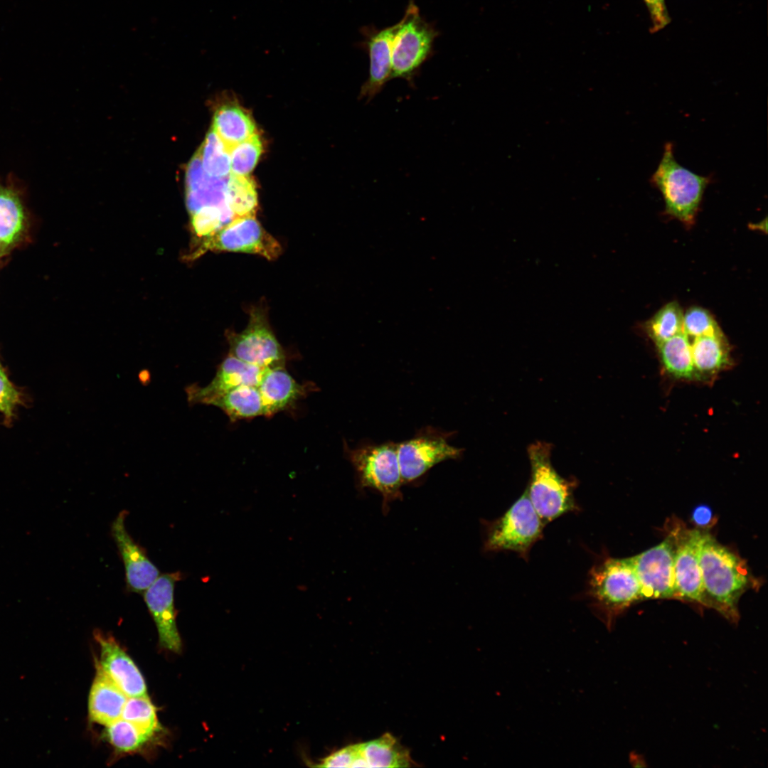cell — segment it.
I'll use <instances>...</instances> for the list:
<instances>
[{
	"label": "cell",
	"instance_id": "cell-1",
	"mask_svg": "<svg viewBox=\"0 0 768 768\" xmlns=\"http://www.w3.org/2000/svg\"><path fill=\"white\" fill-rule=\"evenodd\" d=\"M700 565L708 607L737 622L740 598L749 588L757 586L746 562L703 531Z\"/></svg>",
	"mask_w": 768,
	"mask_h": 768
},
{
	"label": "cell",
	"instance_id": "cell-2",
	"mask_svg": "<svg viewBox=\"0 0 768 768\" xmlns=\"http://www.w3.org/2000/svg\"><path fill=\"white\" fill-rule=\"evenodd\" d=\"M587 580L592 607L608 628L624 610L644 600L630 557L604 559L592 567Z\"/></svg>",
	"mask_w": 768,
	"mask_h": 768
},
{
	"label": "cell",
	"instance_id": "cell-3",
	"mask_svg": "<svg viewBox=\"0 0 768 768\" xmlns=\"http://www.w3.org/2000/svg\"><path fill=\"white\" fill-rule=\"evenodd\" d=\"M711 176H701L682 166L674 157L673 144L667 142L661 159L649 181L661 193L666 213L686 223H693Z\"/></svg>",
	"mask_w": 768,
	"mask_h": 768
},
{
	"label": "cell",
	"instance_id": "cell-4",
	"mask_svg": "<svg viewBox=\"0 0 768 768\" xmlns=\"http://www.w3.org/2000/svg\"><path fill=\"white\" fill-rule=\"evenodd\" d=\"M531 476L526 489L529 499L545 524L578 510L574 497L575 482L556 471L551 463V444H531L528 449Z\"/></svg>",
	"mask_w": 768,
	"mask_h": 768
},
{
	"label": "cell",
	"instance_id": "cell-5",
	"mask_svg": "<svg viewBox=\"0 0 768 768\" xmlns=\"http://www.w3.org/2000/svg\"><path fill=\"white\" fill-rule=\"evenodd\" d=\"M545 525L526 490L503 516L488 524L484 550H510L527 560L531 548L541 538Z\"/></svg>",
	"mask_w": 768,
	"mask_h": 768
},
{
	"label": "cell",
	"instance_id": "cell-6",
	"mask_svg": "<svg viewBox=\"0 0 768 768\" xmlns=\"http://www.w3.org/2000/svg\"><path fill=\"white\" fill-rule=\"evenodd\" d=\"M437 36V31L410 1L393 39L390 79L411 80L432 54Z\"/></svg>",
	"mask_w": 768,
	"mask_h": 768
},
{
	"label": "cell",
	"instance_id": "cell-7",
	"mask_svg": "<svg viewBox=\"0 0 768 768\" xmlns=\"http://www.w3.org/2000/svg\"><path fill=\"white\" fill-rule=\"evenodd\" d=\"M351 462L361 488L378 491L386 504L400 496L403 484L399 466L397 443H365L348 449Z\"/></svg>",
	"mask_w": 768,
	"mask_h": 768
},
{
	"label": "cell",
	"instance_id": "cell-8",
	"mask_svg": "<svg viewBox=\"0 0 768 768\" xmlns=\"http://www.w3.org/2000/svg\"><path fill=\"white\" fill-rule=\"evenodd\" d=\"M249 314L248 324L242 331H226L228 354L265 368L284 366V351L270 328L265 310L255 306Z\"/></svg>",
	"mask_w": 768,
	"mask_h": 768
},
{
	"label": "cell",
	"instance_id": "cell-9",
	"mask_svg": "<svg viewBox=\"0 0 768 768\" xmlns=\"http://www.w3.org/2000/svg\"><path fill=\"white\" fill-rule=\"evenodd\" d=\"M449 436L450 433L425 427L413 437L397 443L403 484L420 479L437 464L461 457L463 449L450 444Z\"/></svg>",
	"mask_w": 768,
	"mask_h": 768
},
{
	"label": "cell",
	"instance_id": "cell-10",
	"mask_svg": "<svg viewBox=\"0 0 768 768\" xmlns=\"http://www.w3.org/2000/svg\"><path fill=\"white\" fill-rule=\"evenodd\" d=\"M209 250L255 254L269 260L277 259L282 252L279 242L255 215L235 218L203 240L198 254Z\"/></svg>",
	"mask_w": 768,
	"mask_h": 768
},
{
	"label": "cell",
	"instance_id": "cell-11",
	"mask_svg": "<svg viewBox=\"0 0 768 768\" xmlns=\"http://www.w3.org/2000/svg\"><path fill=\"white\" fill-rule=\"evenodd\" d=\"M674 554V540L669 532L658 545L630 557L640 583L643 599H679Z\"/></svg>",
	"mask_w": 768,
	"mask_h": 768
},
{
	"label": "cell",
	"instance_id": "cell-12",
	"mask_svg": "<svg viewBox=\"0 0 768 768\" xmlns=\"http://www.w3.org/2000/svg\"><path fill=\"white\" fill-rule=\"evenodd\" d=\"M675 545L674 565L679 599L709 607L700 565L703 531L676 523L669 531Z\"/></svg>",
	"mask_w": 768,
	"mask_h": 768
},
{
	"label": "cell",
	"instance_id": "cell-13",
	"mask_svg": "<svg viewBox=\"0 0 768 768\" xmlns=\"http://www.w3.org/2000/svg\"><path fill=\"white\" fill-rule=\"evenodd\" d=\"M128 514L124 509L118 513L111 524L110 534L124 565L127 590L142 594L161 574L146 549L128 533L125 525Z\"/></svg>",
	"mask_w": 768,
	"mask_h": 768
},
{
	"label": "cell",
	"instance_id": "cell-14",
	"mask_svg": "<svg viewBox=\"0 0 768 768\" xmlns=\"http://www.w3.org/2000/svg\"><path fill=\"white\" fill-rule=\"evenodd\" d=\"M182 575L180 571L161 574L142 594L156 624L160 644L175 653L181 651V640L176 625L174 590Z\"/></svg>",
	"mask_w": 768,
	"mask_h": 768
},
{
	"label": "cell",
	"instance_id": "cell-15",
	"mask_svg": "<svg viewBox=\"0 0 768 768\" xmlns=\"http://www.w3.org/2000/svg\"><path fill=\"white\" fill-rule=\"evenodd\" d=\"M266 369L228 354L208 385L203 387L192 385L186 388L188 400L191 404L208 405L215 398L240 385L257 386Z\"/></svg>",
	"mask_w": 768,
	"mask_h": 768
},
{
	"label": "cell",
	"instance_id": "cell-16",
	"mask_svg": "<svg viewBox=\"0 0 768 768\" xmlns=\"http://www.w3.org/2000/svg\"><path fill=\"white\" fill-rule=\"evenodd\" d=\"M95 637L100 649V661L96 666L127 697L146 696L144 677L129 656L112 637L99 631L95 632Z\"/></svg>",
	"mask_w": 768,
	"mask_h": 768
},
{
	"label": "cell",
	"instance_id": "cell-17",
	"mask_svg": "<svg viewBox=\"0 0 768 768\" xmlns=\"http://www.w3.org/2000/svg\"><path fill=\"white\" fill-rule=\"evenodd\" d=\"M228 176L213 177L203 169L198 151L188 164L186 174V201L192 213L205 206H216L223 212L226 224L235 218L225 199Z\"/></svg>",
	"mask_w": 768,
	"mask_h": 768
},
{
	"label": "cell",
	"instance_id": "cell-18",
	"mask_svg": "<svg viewBox=\"0 0 768 768\" xmlns=\"http://www.w3.org/2000/svg\"><path fill=\"white\" fill-rule=\"evenodd\" d=\"M398 22L381 30L370 29L366 33L364 46L370 59L369 76L364 82L361 96L371 100L390 79L391 48Z\"/></svg>",
	"mask_w": 768,
	"mask_h": 768
},
{
	"label": "cell",
	"instance_id": "cell-19",
	"mask_svg": "<svg viewBox=\"0 0 768 768\" xmlns=\"http://www.w3.org/2000/svg\"><path fill=\"white\" fill-rule=\"evenodd\" d=\"M257 388L265 405V416L289 407L305 393L304 387L293 378L284 366L267 368Z\"/></svg>",
	"mask_w": 768,
	"mask_h": 768
},
{
	"label": "cell",
	"instance_id": "cell-20",
	"mask_svg": "<svg viewBox=\"0 0 768 768\" xmlns=\"http://www.w3.org/2000/svg\"><path fill=\"white\" fill-rule=\"evenodd\" d=\"M88 698L90 721L105 726L119 719L127 696L96 666Z\"/></svg>",
	"mask_w": 768,
	"mask_h": 768
},
{
	"label": "cell",
	"instance_id": "cell-21",
	"mask_svg": "<svg viewBox=\"0 0 768 768\" xmlns=\"http://www.w3.org/2000/svg\"><path fill=\"white\" fill-rule=\"evenodd\" d=\"M208 405L222 410L233 422L265 416L263 400L255 385L237 387L212 400Z\"/></svg>",
	"mask_w": 768,
	"mask_h": 768
},
{
	"label": "cell",
	"instance_id": "cell-22",
	"mask_svg": "<svg viewBox=\"0 0 768 768\" xmlns=\"http://www.w3.org/2000/svg\"><path fill=\"white\" fill-rule=\"evenodd\" d=\"M212 129L229 149L256 133L250 115L234 105H223L215 112Z\"/></svg>",
	"mask_w": 768,
	"mask_h": 768
},
{
	"label": "cell",
	"instance_id": "cell-23",
	"mask_svg": "<svg viewBox=\"0 0 768 768\" xmlns=\"http://www.w3.org/2000/svg\"><path fill=\"white\" fill-rule=\"evenodd\" d=\"M363 767H408L409 752L397 739L385 733L378 739L359 743Z\"/></svg>",
	"mask_w": 768,
	"mask_h": 768
},
{
	"label": "cell",
	"instance_id": "cell-24",
	"mask_svg": "<svg viewBox=\"0 0 768 768\" xmlns=\"http://www.w3.org/2000/svg\"><path fill=\"white\" fill-rule=\"evenodd\" d=\"M690 345L695 374L715 373L728 365V345L723 334L695 338Z\"/></svg>",
	"mask_w": 768,
	"mask_h": 768
},
{
	"label": "cell",
	"instance_id": "cell-25",
	"mask_svg": "<svg viewBox=\"0 0 768 768\" xmlns=\"http://www.w3.org/2000/svg\"><path fill=\"white\" fill-rule=\"evenodd\" d=\"M657 346L661 362L670 374L678 378H690L695 375L690 342L683 332L657 344Z\"/></svg>",
	"mask_w": 768,
	"mask_h": 768
},
{
	"label": "cell",
	"instance_id": "cell-26",
	"mask_svg": "<svg viewBox=\"0 0 768 768\" xmlns=\"http://www.w3.org/2000/svg\"><path fill=\"white\" fill-rule=\"evenodd\" d=\"M226 203L235 218L255 215L257 195L254 180L230 173L225 189Z\"/></svg>",
	"mask_w": 768,
	"mask_h": 768
},
{
	"label": "cell",
	"instance_id": "cell-27",
	"mask_svg": "<svg viewBox=\"0 0 768 768\" xmlns=\"http://www.w3.org/2000/svg\"><path fill=\"white\" fill-rule=\"evenodd\" d=\"M23 212L17 195L0 187V244L6 247L19 238L23 226Z\"/></svg>",
	"mask_w": 768,
	"mask_h": 768
},
{
	"label": "cell",
	"instance_id": "cell-28",
	"mask_svg": "<svg viewBox=\"0 0 768 768\" xmlns=\"http://www.w3.org/2000/svg\"><path fill=\"white\" fill-rule=\"evenodd\" d=\"M683 313L676 302L662 306L646 324V329L652 340L658 344L683 332Z\"/></svg>",
	"mask_w": 768,
	"mask_h": 768
},
{
	"label": "cell",
	"instance_id": "cell-29",
	"mask_svg": "<svg viewBox=\"0 0 768 768\" xmlns=\"http://www.w3.org/2000/svg\"><path fill=\"white\" fill-rule=\"evenodd\" d=\"M205 171L213 177H226L230 174V149L211 130L198 149Z\"/></svg>",
	"mask_w": 768,
	"mask_h": 768
},
{
	"label": "cell",
	"instance_id": "cell-30",
	"mask_svg": "<svg viewBox=\"0 0 768 768\" xmlns=\"http://www.w3.org/2000/svg\"><path fill=\"white\" fill-rule=\"evenodd\" d=\"M121 718L151 739L161 729L155 707L147 695L129 697L125 703Z\"/></svg>",
	"mask_w": 768,
	"mask_h": 768
},
{
	"label": "cell",
	"instance_id": "cell-31",
	"mask_svg": "<svg viewBox=\"0 0 768 768\" xmlns=\"http://www.w3.org/2000/svg\"><path fill=\"white\" fill-rule=\"evenodd\" d=\"M105 737L117 751L124 753L140 750L151 739L122 718L107 725Z\"/></svg>",
	"mask_w": 768,
	"mask_h": 768
},
{
	"label": "cell",
	"instance_id": "cell-32",
	"mask_svg": "<svg viewBox=\"0 0 768 768\" xmlns=\"http://www.w3.org/2000/svg\"><path fill=\"white\" fill-rule=\"evenodd\" d=\"M262 149V142L257 133L233 146L230 149V173L239 176L249 175L255 167Z\"/></svg>",
	"mask_w": 768,
	"mask_h": 768
},
{
	"label": "cell",
	"instance_id": "cell-33",
	"mask_svg": "<svg viewBox=\"0 0 768 768\" xmlns=\"http://www.w3.org/2000/svg\"><path fill=\"white\" fill-rule=\"evenodd\" d=\"M683 332L693 338L722 334L711 314L700 306L690 307L683 314Z\"/></svg>",
	"mask_w": 768,
	"mask_h": 768
},
{
	"label": "cell",
	"instance_id": "cell-34",
	"mask_svg": "<svg viewBox=\"0 0 768 768\" xmlns=\"http://www.w3.org/2000/svg\"><path fill=\"white\" fill-rule=\"evenodd\" d=\"M226 224L223 212L216 206H205L192 213L194 233L203 240Z\"/></svg>",
	"mask_w": 768,
	"mask_h": 768
},
{
	"label": "cell",
	"instance_id": "cell-35",
	"mask_svg": "<svg viewBox=\"0 0 768 768\" xmlns=\"http://www.w3.org/2000/svg\"><path fill=\"white\" fill-rule=\"evenodd\" d=\"M320 767H363L359 743L346 746L326 757Z\"/></svg>",
	"mask_w": 768,
	"mask_h": 768
},
{
	"label": "cell",
	"instance_id": "cell-36",
	"mask_svg": "<svg viewBox=\"0 0 768 768\" xmlns=\"http://www.w3.org/2000/svg\"><path fill=\"white\" fill-rule=\"evenodd\" d=\"M651 21V33H656L671 22L665 0H644Z\"/></svg>",
	"mask_w": 768,
	"mask_h": 768
},
{
	"label": "cell",
	"instance_id": "cell-37",
	"mask_svg": "<svg viewBox=\"0 0 768 768\" xmlns=\"http://www.w3.org/2000/svg\"><path fill=\"white\" fill-rule=\"evenodd\" d=\"M18 400L17 390L0 368V411L11 416Z\"/></svg>",
	"mask_w": 768,
	"mask_h": 768
},
{
	"label": "cell",
	"instance_id": "cell-38",
	"mask_svg": "<svg viewBox=\"0 0 768 768\" xmlns=\"http://www.w3.org/2000/svg\"><path fill=\"white\" fill-rule=\"evenodd\" d=\"M691 518L693 522L697 526L701 528H705L712 523V510L705 505L698 506L693 509Z\"/></svg>",
	"mask_w": 768,
	"mask_h": 768
}]
</instances>
